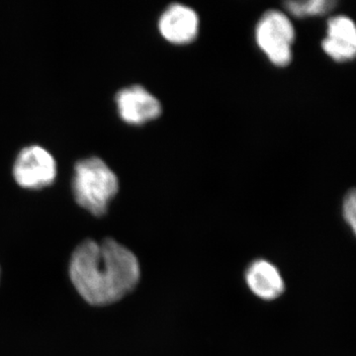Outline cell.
<instances>
[{
	"label": "cell",
	"mask_w": 356,
	"mask_h": 356,
	"mask_svg": "<svg viewBox=\"0 0 356 356\" xmlns=\"http://www.w3.org/2000/svg\"><path fill=\"white\" fill-rule=\"evenodd\" d=\"M119 191V180L102 159H84L74 165L72 193L81 207L95 216L106 214Z\"/></svg>",
	"instance_id": "2"
},
{
	"label": "cell",
	"mask_w": 356,
	"mask_h": 356,
	"mask_svg": "<svg viewBox=\"0 0 356 356\" xmlns=\"http://www.w3.org/2000/svg\"><path fill=\"white\" fill-rule=\"evenodd\" d=\"M295 30L284 13L269 10L255 28V42L269 62L276 67H286L292 60Z\"/></svg>",
	"instance_id": "3"
},
{
	"label": "cell",
	"mask_w": 356,
	"mask_h": 356,
	"mask_svg": "<svg viewBox=\"0 0 356 356\" xmlns=\"http://www.w3.org/2000/svg\"><path fill=\"white\" fill-rule=\"evenodd\" d=\"M115 103L119 116L129 125H144L158 119L163 112L158 98L140 86L121 89L115 97Z\"/></svg>",
	"instance_id": "5"
},
{
	"label": "cell",
	"mask_w": 356,
	"mask_h": 356,
	"mask_svg": "<svg viewBox=\"0 0 356 356\" xmlns=\"http://www.w3.org/2000/svg\"><path fill=\"white\" fill-rule=\"evenodd\" d=\"M159 30L165 41L173 44H187L196 39L199 17L191 7L175 3L163 11L159 20Z\"/></svg>",
	"instance_id": "6"
},
{
	"label": "cell",
	"mask_w": 356,
	"mask_h": 356,
	"mask_svg": "<svg viewBox=\"0 0 356 356\" xmlns=\"http://www.w3.org/2000/svg\"><path fill=\"white\" fill-rule=\"evenodd\" d=\"M334 0H308V1H288L285 7L296 17L324 15L336 6Z\"/></svg>",
	"instance_id": "9"
},
{
	"label": "cell",
	"mask_w": 356,
	"mask_h": 356,
	"mask_svg": "<svg viewBox=\"0 0 356 356\" xmlns=\"http://www.w3.org/2000/svg\"><path fill=\"white\" fill-rule=\"evenodd\" d=\"M70 276L89 304L109 305L137 286L140 264L131 250L113 240L86 241L72 254Z\"/></svg>",
	"instance_id": "1"
},
{
	"label": "cell",
	"mask_w": 356,
	"mask_h": 356,
	"mask_svg": "<svg viewBox=\"0 0 356 356\" xmlns=\"http://www.w3.org/2000/svg\"><path fill=\"white\" fill-rule=\"evenodd\" d=\"M325 53L332 60L346 63L356 54V28L348 16L332 17L327 22V37L322 42Z\"/></svg>",
	"instance_id": "7"
},
{
	"label": "cell",
	"mask_w": 356,
	"mask_h": 356,
	"mask_svg": "<svg viewBox=\"0 0 356 356\" xmlns=\"http://www.w3.org/2000/svg\"><path fill=\"white\" fill-rule=\"evenodd\" d=\"M13 172L21 187L38 191L54 184L57 177V163L44 147H26L18 154Z\"/></svg>",
	"instance_id": "4"
},
{
	"label": "cell",
	"mask_w": 356,
	"mask_h": 356,
	"mask_svg": "<svg viewBox=\"0 0 356 356\" xmlns=\"http://www.w3.org/2000/svg\"><path fill=\"white\" fill-rule=\"evenodd\" d=\"M343 215L344 221L350 227L351 231L355 233L356 229V196L355 189H351L343 203Z\"/></svg>",
	"instance_id": "10"
},
{
	"label": "cell",
	"mask_w": 356,
	"mask_h": 356,
	"mask_svg": "<svg viewBox=\"0 0 356 356\" xmlns=\"http://www.w3.org/2000/svg\"><path fill=\"white\" fill-rule=\"evenodd\" d=\"M245 283L255 296L273 301L283 294L285 283L277 267L266 259H257L245 271Z\"/></svg>",
	"instance_id": "8"
}]
</instances>
